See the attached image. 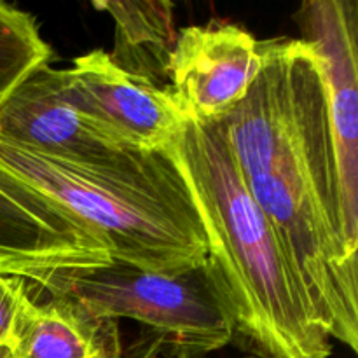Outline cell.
<instances>
[{
    "label": "cell",
    "instance_id": "cell-5",
    "mask_svg": "<svg viewBox=\"0 0 358 358\" xmlns=\"http://www.w3.org/2000/svg\"><path fill=\"white\" fill-rule=\"evenodd\" d=\"M62 94L98 131L129 150H164L187 122L170 87L163 90L119 69L94 49L59 70Z\"/></svg>",
    "mask_w": 358,
    "mask_h": 358
},
{
    "label": "cell",
    "instance_id": "cell-11",
    "mask_svg": "<svg viewBox=\"0 0 358 358\" xmlns=\"http://www.w3.org/2000/svg\"><path fill=\"white\" fill-rule=\"evenodd\" d=\"M107 10L115 24L112 62L129 76L166 90L168 65L177 42L173 3L170 2H94Z\"/></svg>",
    "mask_w": 358,
    "mask_h": 358
},
{
    "label": "cell",
    "instance_id": "cell-4",
    "mask_svg": "<svg viewBox=\"0 0 358 358\" xmlns=\"http://www.w3.org/2000/svg\"><path fill=\"white\" fill-rule=\"evenodd\" d=\"M27 285L30 292L70 297L98 318L138 322L150 336L140 358H205L233 343V327L205 264L157 273L110 261L49 273Z\"/></svg>",
    "mask_w": 358,
    "mask_h": 358
},
{
    "label": "cell",
    "instance_id": "cell-12",
    "mask_svg": "<svg viewBox=\"0 0 358 358\" xmlns=\"http://www.w3.org/2000/svg\"><path fill=\"white\" fill-rule=\"evenodd\" d=\"M49 59L51 48L35 17L0 0V108L27 77L49 65Z\"/></svg>",
    "mask_w": 358,
    "mask_h": 358
},
{
    "label": "cell",
    "instance_id": "cell-7",
    "mask_svg": "<svg viewBox=\"0 0 358 358\" xmlns=\"http://www.w3.org/2000/svg\"><path fill=\"white\" fill-rule=\"evenodd\" d=\"M294 21L320 63L346 227L358 247V3L310 0Z\"/></svg>",
    "mask_w": 358,
    "mask_h": 358
},
{
    "label": "cell",
    "instance_id": "cell-1",
    "mask_svg": "<svg viewBox=\"0 0 358 358\" xmlns=\"http://www.w3.org/2000/svg\"><path fill=\"white\" fill-rule=\"evenodd\" d=\"M247 96L222 119L252 198L329 338L358 352V247L346 227L324 76L301 38L262 41Z\"/></svg>",
    "mask_w": 358,
    "mask_h": 358
},
{
    "label": "cell",
    "instance_id": "cell-3",
    "mask_svg": "<svg viewBox=\"0 0 358 358\" xmlns=\"http://www.w3.org/2000/svg\"><path fill=\"white\" fill-rule=\"evenodd\" d=\"M0 164L90 227L112 261L157 273L205 264L208 238L170 150L70 163L0 138Z\"/></svg>",
    "mask_w": 358,
    "mask_h": 358
},
{
    "label": "cell",
    "instance_id": "cell-6",
    "mask_svg": "<svg viewBox=\"0 0 358 358\" xmlns=\"http://www.w3.org/2000/svg\"><path fill=\"white\" fill-rule=\"evenodd\" d=\"M110 261L107 245L90 227L0 164V275L37 282Z\"/></svg>",
    "mask_w": 358,
    "mask_h": 358
},
{
    "label": "cell",
    "instance_id": "cell-13",
    "mask_svg": "<svg viewBox=\"0 0 358 358\" xmlns=\"http://www.w3.org/2000/svg\"><path fill=\"white\" fill-rule=\"evenodd\" d=\"M27 294V280L0 275V343H9L17 310Z\"/></svg>",
    "mask_w": 358,
    "mask_h": 358
},
{
    "label": "cell",
    "instance_id": "cell-10",
    "mask_svg": "<svg viewBox=\"0 0 358 358\" xmlns=\"http://www.w3.org/2000/svg\"><path fill=\"white\" fill-rule=\"evenodd\" d=\"M7 358H122L117 322L91 315L77 301L23 297Z\"/></svg>",
    "mask_w": 358,
    "mask_h": 358
},
{
    "label": "cell",
    "instance_id": "cell-9",
    "mask_svg": "<svg viewBox=\"0 0 358 358\" xmlns=\"http://www.w3.org/2000/svg\"><path fill=\"white\" fill-rule=\"evenodd\" d=\"M0 138L70 163L108 164L131 152L98 131L63 98L59 70L44 65L23 80L0 108Z\"/></svg>",
    "mask_w": 358,
    "mask_h": 358
},
{
    "label": "cell",
    "instance_id": "cell-14",
    "mask_svg": "<svg viewBox=\"0 0 358 358\" xmlns=\"http://www.w3.org/2000/svg\"><path fill=\"white\" fill-rule=\"evenodd\" d=\"M7 346L9 343H0V358H7Z\"/></svg>",
    "mask_w": 358,
    "mask_h": 358
},
{
    "label": "cell",
    "instance_id": "cell-8",
    "mask_svg": "<svg viewBox=\"0 0 358 358\" xmlns=\"http://www.w3.org/2000/svg\"><path fill=\"white\" fill-rule=\"evenodd\" d=\"M261 65V41L238 24L213 20L178 31L168 87L189 119L222 121L247 96Z\"/></svg>",
    "mask_w": 358,
    "mask_h": 358
},
{
    "label": "cell",
    "instance_id": "cell-15",
    "mask_svg": "<svg viewBox=\"0 0 358 358\" xmlns=\"http://www.w3.org/2000/svg\"><path fill=\"white\" fill-rule=\"evenodd\" d=\"M178 358H189V357H178Z\"/></svg>",
    "mask_w": 358,
    "mask_h": 358
},
{
    "label": "cell",
    "instance_id": "cell-2",
    "mask_svg": "<svg viewBox=\"0 0 358 358\" xmlns=\"http://www.w3.org/2000/svg\"><path fill=\"white\" fill-rule=\"evenodd\" d=\"M168 150L201 217L205 269L233 327V345L255 358L331 357V338L245 184L224 121L187 119Z\"/></svg>",
    "mask_w": 358,
    "mask_h": 358
}]
</instances>
